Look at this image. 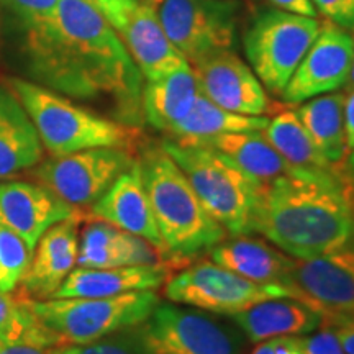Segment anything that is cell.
<instances>
[{"label":"cell","instance_id":"30","mask_svg":"<svg viewBox=\"0 0 354 354\" xmlns=\"http://www.w3.org/2000/svg\"><path fill=\"white\" fill-rule=\"evenodd\" d=\"M32 254V248L19 234L0 225V290L13 292L20 286Z\"/></svg>","mask_w":354,"mask_h":354},{"label":"cell","instance_id":"37","mask_svg":"<svg viewBox=\"0 0 354 354\" xmlns=\"http://www.w3.org/2000/svg\"><path fill=\"white\" fill-rule=\"evenodd\" d=\"M328 326L333 328L346 354H354V318H351V320L333 323V325Z\"/></svg>","mask_w":354,"mask_h":354},{"label":"cell","instance_id":"13","mask_svg":"<svg viewBox=\"0 0 354 354\" xmlns=\"http://www.w3.org/2000/svg\"><path fill=\"white\" fill-rule=\"evenodd\" d=\"M289 289L322 317V326L354 318V246L312 259H295Z\"/></svg>","mask_w":354,"mask_h":354},{"label":"cell","instance_id":"20","mask_svg":"<svg viewBox=\"0 0 354 354\" xmlns=\"http://www.w3.org/2000/svg\"><path fill=\"white\" fill-rule=\"evenodd\" d=\"M169 266H118V268H77L66 277L51 299L113 297L128 292L158 290L169 279Z\"/></svg>","mask_w":354,"mask_h":354},{"label":"cell","instance_id":"18","mask_svg":"<svg viewBox=\"0 0 354 354\" xmlns=\"http://www.w3.org/2000/svg\"><path fill=\"white\" fill-rule=\"evenodd\" d=\"M92 218L107 221L123 232L143 238L165 256V243L146 194L140 161L123 172L107 192L91 205Z\"/></svg>","mask_w":354,"mask_h":354},{"label":"cell","instance_id":"41","mask_svg":"<svg viewBox=\"0 0 354 354\" xmlns=\"http://www.w3.org/2000/svg\"><path fill=\"white\" fill-rule=\"evenodd\" d=\"M344 86H346V91H351V88H354V57H353V64H351V71H349L348 81H346V84H344Z\"/></svg>","mask_w":354,"mask_h":354},{"label":"cell","instance_id":"39","mask_svg":"<svg viewBox=\"0 0 354 354\" xmlns=\"http://www.w3.org/2000/svg\"><path fill=\"white\" fill-rule=\"evenodd\" d=\"M342 183H343L344 196H346L348 203H349V209H351L353 223H354V174H353V172H349L344 165L342 167ZM353 240H354V238H353Z\"/></svg>","mask_w":354,"mask_h":354},{"label":"cell","instance_id":"40","mask_svg":"<svg viewBox=\"0 0 354 354\" xmlns=\"http://www.w3.org/2000/svg\"><path fill=\"white\" fill-rule=\"evenodd\" d=\"M344 166H346V169L349 172H353V174H354V149H353V151L348 153L346 161H344Z\"/></svg>","mask_w":354,"mask_h":354},{"label":"cell","instance_id":"29","mask_svg":"<svg viewBox=\"0 0 354 354\" xmlns=\"http://www.w3.org/2000/svg\"><path fill=\"white\" fill-rule=\"evenodd\" d=\"M51 354H154L146 343L141 326H131L86 344L53 348Z\"/></svg>","mask_w":354,"mask_h":354},{"label":"cell","instance_id":"16","mask_svg":"<svg viewBox=\"0 0 354 354\" xmlns=\"http://www.w3.org/2000/svg\"><path fill=\"white\" fill-rule=\"evenodd\" d=\"M76 214V207L61 201L43 184L0 180V225L19 234L32 251L53 225Z\"/></svg>","mask_w":354,"mask_h":354},{"label":"cell","instance_id":"24","mask_svg":"<svg viewBox=\"0 0 354 354\" xmlns=\"http://www.w3.org/2000/svg\"><path fill=\"white\" fill-rule=\"evenodd\" d=\"M232 320L253 343L276 336H304L322 326V317L315 310L290 297L263 300L234 313Z\"/></svg>","mask_w":354,"mask_h":354},{"label":"cell","instance_id":"7","mask_svg":"<svg viewBox=\"0 0 354 354\" xmlns=\"http://www.w3.org/2000/svg\"><path fill=\"white\" fill-rule=\"evenodd\" d=\"M320 28L322 21L313 17L269 6L254 12L243 37V48L248 63L271 94L284 92Z\"/></svg>","mask_w":354,"mask_h":354},{"label":"cell","instance_id":"5","mask_svg":"<svg viewBox=\"0 0 354 354\" xmlns=\"http://www.w3.org/2000/svg\"><path fill=\"white\" fill-rule=\"evenodd\" d=\"M12 92L37 128L43 148L51 156H66L91 148H127L135 146V127L110 120L107 117L73 104L51 88L13 77Z\"/></svg>","mask_w":354,"mask_h":354},{"label":"cell","instance_id":"21","mask_svg":"<svg viewBox=\"0 0 354 354\" xmlns=\"http://www.w3.org/2000/svg\"><path fill=\"white\" fill-rule=\"evenodd\" d=\"M210 253V259L230 271L259 284H281L289 289L295 259L269 243L236 234L220 241Z\"/></svg>","mask_w":354,"mask_h":354},{"label":"cell","instance_id":"10","mask_svg":"<svg viewBox=\"0 0 354 354\" xmlns=\"http://www.w3.org/2000/svg\"><path fill=\"white\" fill-rule=\"evenodd\" d=\"M135 161L131 149L104 146L51 156L33 167V177L69 205L91 207Z\"/></svg>","mask_w":354,"mask_h":354},{"label":"cell","instance_id":"43","mask_svg":"<svg viewBox=\"0 0 354 354\" xmlns=\"http://www.w3.org/2000/svg\"><path fill=\"white\" fill-rule=\"evenodd\" d=\"M87 2H91L92 6H95V2H97V0H87Z\"/></svg>","mask_w":354,"mask_h":354},{"label":"cell","instance_id":"1","mask_svg":"<svg viewBox=\"0 0 354 354\" xmlns=\"http://www.w3.org/2000/svg\"><path fill=\"white\" fill-rule=\"evenodd\" d=\"M26 71L39 86L81 100H110L125 125L143 118V74L102 12L59 0L55 15L17 26Z\"/></svg>","mask_w":354,"mask_h":354},{"label":"cell","instance_id":"25","mask_svg":"<svg viewBox=\"0 0 354 354\" xmlns=\"http://www.w3.org/2000/svg\"><path fill=\"white\" fill-rule=\"evenodd\" d=\"M201 95L190 64L158 81H148L141 92L143 118L159 131L169 133L192 110Z\"/></svg>","mask_w":354,"mask_h":354},{"label":"cell","instance_id":"17","mask_svg":"<svg viewBox=\"0 0 354 354\" xmlns=\"http://www.w3.org/2000/svg\"><path fill=\"white\" fill-rule=\"evenodd\" d=\"M77 214L53 225L35 246L32 261L20 282V294L28 299H51L77 264Z\"/></svg>","mask_w":354,"mask_h":354},{"label":"cell","instance_id":"34","mask_svg":"<svg viewBox=\"0 0 354 354\" xmlns=\"http://www.w3.org/2000/svg\"><path fill=\"white\" fill-rule=\"evenodd\" d=\"M251 354H307L300 336H276L264 339Z\"/></svg>","mask_w":354,"mask_h":354},{"label":"cell","instance_id":"35","mask_svg":"<svg viewBox=\"0 0 354 354\" xmlns=\"http://www.w3.org/2000/svg\"><path fill=\"white\" fill-rule=\"evenodd\" d=\"M259 2H266V6L279 8V10L317 19V8L312 0H259Z\"/></svg>","mask_w":354,"mask_h":354},{"label":"cell","instance_id":"4","mask_svg":"<svg viewBox=\"0 0 354 354\" xmlns=\"http://www.w3.org/2000/svg\"><path fill=\"white\" fill-rule=\"evenodd\" d=\"M161 146L183 169L207 214L225 232L233 236L256 233L263 185L215 149L171 138L162 140Z\"/></svg>","mask_w":354,"mask_h":354},{"label":"cell","instance_id":"22","mask_svg":"<svg viewBox=\"0 0 354 354\" xmlns=\"http://www.w3.org/2000/svg\"><path fill=\"white\" fill-rule=\"evenodd\" d=\"M184 145L215 149L225 158H228L230 161H233L243 172H246L251 179L263 187L284 176H313L294 169L266 140L263 131L223 133V135L190 141Z\"/></svg>","mask_w":354,"mask_h":354},{"label":"cell","instance_id":"8","mask_svg":"<svg viewBox=\"0 0 354 354\" xmlns=\"http://www.w3.org/2000/svg\"><path fill=\"white\" fill-rule=\"evenodd\" d=\"M165 295L172 304H184L210 313L232 317L263 300L290 297L281 284H259L230 271L212 259H202L171 274Z\"/></svg>","mask_w":354,"mask_h":354},{"label":"cell","instance_id":"9","mask_svg":"<svg viewBox=\"0 0 354 354\" xmlns=\"http://www.w3.org/2000/svg\"><path fill=\"white\" fill-rule=\"evenodd\" d=\"M156 13L171 43L194 64L214 51L232 50L241 3L238 0H162Z\"/></svg>","mask_w":354,"mask_h":354},{"label":"cell","instance_id":"26","mask_svg":"<svg viewBox=\"0 0 354 354\" xmlns=\"http://www.w3.org/2000/svg\"><path fill=\"white\" fill-rule=\"evenodd\" d=\"M344 92H328L308 99L295 110L313 143L331 166L344 165L349 153L344 135Z\"/></svg>","mask_w":354,"mask_h":354},{"label":"cell","instance_id":"38","mask_svg":"<svg viewBox=\"0 0 354 354\" xmlns=\"http://www.w3.org/2000/svg\"><path fill=\"white\" fill-rule=\"evenodd\" d=\"M53 348H43L30 343L6 342L0 338V354H51Z\"/></svg>","mask_w":354,"mask_h":354},{"label":"cell","instance_id":"33","mask_svg":"<svg viewBox=\"0 0 354 354\" xmlns=\"http://www.w3.org/2000/svg\"><path fill=\"white\" fill-rule=\"evenodd\" d=\"M307 354H346L338 336L330 326H320V331H313L308 336H300Z\"/></svg>","mask_w":354,"mask_h":354},{"label":"cell","instance_id":"31","mask_svg":"<svg viewBox=\"0 0 354 354\" xmlns=\"http://www.w3.org/2000/svg\"><path fill=\"white\" fill-rule=\"evenodd\" d=\"M59 0H0L3 8L13 19V26H24L55 15Z\"/></svg>","mask_w":354,"mask_h":354},{"label":"cell","instance_id":"32","mask_svg":"<svg viewBox=\"0 0 354 354\" xmlns=\"http://www.w3.org/2000/svg\"><path fill=\"white\" fill-rule=\"evenodd\" d=\"M326 20L354 33V0H312Z\"/></svg>","mask_w":354,"mask_h":354},{"label":"cell","instance_id":"27","mask_svg":"<svg viewBox=\"0 0 354 354\" xmlns=\"http://www.w3.org/2000/svg\"><path fill=\"white\" fill-rule=\"evenodd\" d=\"M263 135L294 169L304 174H322L339 167L326 161L294 110H282L274 115Z\"/></svg>","mask_w":354,"mask_h":354},{"label":"cell","instance_id":"28","mask_svg":"<svg viewBox=\"0 0 354 354\" xmlns=\"http://www.w3.org/2000/svg\"><path fill=\"white\" fill-rule=\"evenodd\" d=\"M268 123L269 118L266 115L253 117V115L230 112L218 107L201 92L192 110L167 135L179 143H190L223 133L263 131Z\"/></svg>","mask_w":354,"mask_h":354},{"label":"cell","instance_id":"19","mask_svg":"<svg viewBox=\"0 0 354 354\" xmlns=\"http://www.w3.org/2000/svg\"><path fill=\"white\" fill-rule=\"evenodd\" d=\"M162 256L143 238L123 232L94 218L79 234V268H118V266L165 264Z\"/></svg>","mask_w":354,"mask_h":354},{"label":"cell","instance_id":"14","mask_svg":"<svg viewBox=\"0 0 354 354\" xmlns=\"http://www.w3.org/2000/svg\"><path fill=\"white\" fill-rule=\"evenodd\" d=\"M354 57V35L333 21H322L320 33L305 53L281 97L286 104H300L342 88Z\"/></svg>","mask_w":354,"mask_h":354},{"label":"cell","instance_id":"3","mask_svg":"<svg viewBox=\"0 0 354 354\" xmlns=\"http://www.w3.org/2000/svg\"><path fill=\"white\" fill-rule=\"evenodd\" d=\"M138 161L166 259L187 263L227 238V232L207 214L183 169L161 143L145 145Z\"/></svg>","mask_w":354,"mask_h":354},{"label":"cell","instance_id":"2","mask_svg":"<svg viewBox=\"0 0 354 354\" xmlns=\"http://www.w3.org/2000/svg\"><path fill=\"white\" fill-rule=\"evenodd\" d=\"M342 167L313 176H284L263 189L256 233L294 259H312L348 246L354 223Z\"/></svg>","mask_w":354,"mask_h":354},{"label":"cell","instance_id":"12","mask_svg":"<svg viewBox=\"0 0 354 354\" xmlns=\"http://www.w3.org/2000/svg\"><path fill=\"white\" fill-rule=\"evenodd\" d=\"M154 354H241L245 342L236 331L198 310L158 304L141 323Z\"/></svg>","mask_w":354,"mask_h":354},{"label":"cell","instance_id":"42","mask_svg":"<svg viewBox=\"0 0 354 354\" xmlns=\"http://www.w3.org/2000/svg\"><path fill=\"white\" fill-rule=\"evenodd\" d=\"M145 2H148V3H149V6H151V7H154V8H156V7L159 6V3H161V2H162V0H145Z\"/></svg>","mask_w":354,"mask_h":354},{"label":"cell","instance_id":"11","mask_svg":"<svg viewBox=\"0 0 354 354\" xmlns=\"http://www.w3.org/2000/svg\"><path fill=\"white\" fill-rule=\"evenodd\" d=\"M95 7L113 26L146 81H158L189 64L167 38L156 8L148 2L97 0Z\"/></svg>","mask_w":354,"mask_h":354},{"label":"cell","instance_id":"15","mask_svg":"<svg viewBox=\"0 0 354 354\" xmlns=\"http://www.w3.org/2000/svg\"><path fill=\"white\" fill-rule=\"evenodd\" d=\"M190 68L196 73L202 94L221 109L253 117L276 109L254 71L232 50L210 53Z\"/></svg>","mask_w":354,"mask_h":354},{"label":"cell","instance_id":"6","mask_svg":"<svg viewBox=\"0 0 354 354\" xmlns=\"http://www.w3.org/2000/svg\"><path fill=\"white\" fill-rule=\"evenodd\" d=\"M25 300L38 320L59 339L61 346L86 344L138 326L161 302L156 290L128 292L113 297Z\"/></svg>","mask_w":354,"mask_h":354},{"label":"cell","instance_id":"23","mask_svg":"<svg viewBox=\"0 0 354 354\" xmlns=\"http://www.w3.org/2000/svg\"><path fill=\"white\" fill-rule=\"evenodd\" d=\"M43 151L37 128L19 97L0 87V180L33 169L41 162Z\"/></svg>","mask_w":354,"mask_h":354},{"label":"cell","instance_id":"36","mask_svg":"<svg viewBox=\"0 0 354 354\" xmlns=\"http://www.w3.org/2000/svg\"><path fill=\"white\" fill-rule=\"evenodd\" d=\"M344 135L348 151L354 149V88L344 92Z\"/></svg>","mask_w":354,"mask_h":354}]
</instances>
